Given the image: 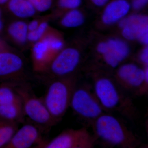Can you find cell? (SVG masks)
<instances>
[{"label":"cell","mask_w":148,"mask_h":148,"mask_svg":"<svg viewBox=\"0 0 148 148\" xmlns=\"http://www.w3.org/2000/svg\"><path fill=\"white\" fill-rule=\"evenodd\" d=\"M148 0H133L132 5L134 9L138 10L145 6L147 3Z\"/></svg>","instance_id":"26"},{"label":"cell","mask_w":148,"mask_h":148,"mask_svg":"<svg viewBox=\"0 0 148 148\" xmlns=\"http://www.w3.org/2000/svg\"><path fill=\"white\" fill-rule=\"evenodd\" d=\"M8 32L12 40L18 45H24L28 42L29 31L27 24L25 21H13L9 26Z\"/></svg>","instance_id":"17"},{"label":"cell","mask_w":148,"mask_h":148,"mask_svg":"<svg viewBox=\"0 0 148 148\" xmlns=\"http://www.w3.org/2000/svg\"><path fill=\"white\" fill-rule=\"evenodd\" d=\"M16 92L21 100L25 116L43 132L56 124L48 110L42 97H38L27 82L16 84Z\"/></svg>","instance_id":"4"},{"label":"cell","mask_w":148,"mask_h":148,"mask_svg":"<svg viewBox=\"0 0 148 148\" xmlns=\"http://www.w3.org/2000/svg\"><path fill=\"white\" fill-rule=\"evenodd\" d=\"M16 130L6 147L40 148L45 143L41 130L34 123H24Z\"/></svg>","instance_id":"10"},{"label":"cell","mask_w":148,"mask_h":148,"mask_svg":"<svg viewBox=\"0 0 148 148\" xmlns=\"http://www.w3.org/2000/svg\"><path fill=\"white\" fill-rule=\"evenodd\" d=\"M19 124L1 120L0 122V147L8 145Z\"/></svg>","instance_id":"19"},{"label":"cell","mask_w":148,"mask_h":148,"mask_svg":"<svg viewBox=\"0 0 148 148\" xmlns=\"http://www.w3.org/2000/svg\"><path fill=\"white\" fill-rule=\"evenodd\" d=\"M140 61L145 66L148 65V48L147 47L143 49L140 53Z\"/></svg>","instance_id":"25"},{"label":"cell","mask_w":148,"mask_h":148,"mask_svg":"<svg viewBox=\"0 0 148 148\" xmlns=\"http://www.w3.org/2000/svg\"><path fill=\"white\" fill-rule=\"evenodd\" d=\"M42 20L39 19H34L30 21L29 24H27L29 32H32L37 29L39 26Z\"/></svg>","instance_id":"27"},{"label":"cell","mask_w":148,"mask_h":148,"mask_svg":"<svg viewBox=\"0 0 148 148\" xmlns=\"http://www.w3.org/2000/svg\"><path fill=\"white\" fill-rule=\"evenodd\" d=\"M97 51L103 56L104 61L112 68L118 67L128 57L130 49L127 43L119 39H111L98 45Z\"/></svg>","instance_id":"11"},{"label":"cell","mask_w":148,"mask_h":148,"mask_svg":"<svg viewBox=\"0 0 148 148\" xmlns=\"http://www.w3.org/2000/svg\"><path fill=\"white\" fill-rule=\"evenodd\" d=\"M25 117L21 101L0 105V118L2 120L19 124L25 122Z\"/></svg>","instance_id":"15"},{"label":"cell","mask_w":148,"mask_h":148,"mask_svg":"<svg viewBox=\"0 0 148 148\" xmlns=\"http://www.w3.org/2000/svg\"><path fill=\"white\" fill-rule=\"evenodd\" d=\"M16 84L9 83L8 85L0 86V105L21 101L15 88Z\"/></svg>","instance_id":"20"},{"label":"cell","mask_w":148,"mask_h":148,"mask_svg":"<svg viewBox=\"0 0 148 148\" xmlns=\"http://www.w3.org/2000/svg\"><path fill=\"white\" fill-rule=\"evenodd\" d=\"M8 0H0V4H3L6 2Z\"/></svg>","instance_id":"30"},{"label":"cell","mask_w":148,"mask_h":148,"mask_svg":"<svg viewBox=\"0 0 148 148\" xmlns=\"http://www.w3.org/2000/svg\"><path fill=\"white\" fill-rule=\"evenodd\" d=\"M8 7L10 12L19 18L32 17L36 12L29 0H10Z\"/></svg>","instance_id":"16"},{"label":"cell","mask_w":148,"mask_h":148,"mask_svg":"<svg viewBox=\"0 0 148 148\" xmlns=\"http://www.w3.org/2000/svg\"><path fill=\"white\" fill-rule=\"evenodd\" d=\"M70 107L78 116L90 125L98 117L107 112L96 98L92 86L87 84H77Z\"/></svg>","instance_id":"5"},{"label":"cell","mask_w":148,"mask_h":148,"mask_svg":"<svg viewBox=\"0 0 148 148\" xmlns=\"http://www.w3.org/2000/svg\"><path fill=\"white\" fill-rule=\"evenodd\" d=\"M91 125L97 143L121 148H135L142 145L140 138L110 113L101 115Z\"/></svg>","instance_id":"2"},{"label":"cell","mask_w":148,"mask_h":148,"mask_svg":"<svg viewBox=\"0 0 148 148\" xmlns=\"http://www.w3.org/2000/svg\"><path fill=\"white\" fill-rule=\"evenodd\" d=\"M91 86L106 112L117 113L130 120L138 119L139 112L132 98L114 79L105 75L93 76Z\"/></svg>","instance_id":"1"},{"label":"cell","mask_w":148,"mask_h":148,"mask_svg":"<svg viewBox=\"0 0 148 148\" xmlns=\"http://www.w3.org/2000/svg\"><path fill=\"white\" fill-rule=\"evenodd\" d=\"M81 3L82 0H59L58 5L61 8L71 10L77 9Z\"/></svg>","instance_id":"24"},{"label":"cell","mask_w":148,"mask_h":148,"mask_svg":"<svg viewBox=\"0 0 148 148\" xmlns=\"http://www.w3.org/2000/svg\"><path fill=\"white\" fill-rule=\"evenodd\" d=\"M26 63L24 57L15 51L0 52V77L12 83L27 82Z\"/></svg>","instance_id":"9"},{"label":"cell","mask_w":148,"mask_h":148,"mask_svg":"<svg viewBox=\"0 0 148 148\" xmlns=\"http://www.w3.org/2000/svg\"><path fill=\"white\" fill-rule=\"evenodd\" d=\"M36 11L45 12L49 9L52 4V0H29Z\"/></svg>","instance_id":"23"},{"label":"cell","mask_w":148,"mask_h":148,"mask_svg":"<svg viewBox=\"0 0 148 148\" xmlns=\"http://www.w3.org/2000/svg\"><path fill=\"white\" fill-rule=\"evenodd\" d=\"M119 27L125 38L138 40L143 44L148 43V18L145 15L133 14L119 21Z\"/></svg>","instance_id":"12"},{"label":"cell","mask_w":148,"mask_h":148,"mask_svg":"<svg viewBox=\"0 0 148 148\" xmlns=\"http://www.w3.org/2000/svg\"><path fill=\"white\" fill-rule=\"evenodd\" d=\"M77 82L75 75L49 81L47 89L42 98L56 124L61 120L70 107Z\"/></svg>","instance_id":"3"},{"label":"cell","mask_w":148,"mask_h":148,"mask_svg":"<svg viewBox=\"0 0 148 148\" xmlns=\"http://www.w3.org/2000/svg\"><path fill=\"white\" fill-rule=\"evenodd\" d=\"M130 7L127 0H114L109 3L104 10L102 21L106 25L114 24L125 17Z\"/></svg>","instance_id":"14"},{"label":"cell","mask_w":148,"mask_h":148,"mask_svg":"<svg viewBox=\"0 0 148 148\" xmlns=\"http://www.w3.org/2000/svg\"><path fill=\"white\" fill-rule=\"evenodd\" d=\"M43 38L47 42L54 57L64 48V43L63 40L57 34L52 30H50L49 28Z\"/></svg>","instance_id":"21"},{"label":"cell","mask_w":148,"mask_h":148,"mask_svg":"<svg viewBox=\"0 0 148 148\" xmlns=\"http://www.w3.org/2000/svg\"><path fill=\"white\" fill-rule=\"evenodd\" d=\"M54 57L47 42L43 37L41 39L34 43L32 48L33 70L36 73L42 74Z\"/></svg>","instance_id":"13"},{"label":"cell","mask_w":148,"mask_h":148,"mask_svg":"<svg viewBox=\"0 0 148 148\" xmlns=\"http://www.w3.org/2000/svg\"><path fill=\"white\" fill-rule=\"evenodd\" d=\"M114 79L125 91H131L138 95L148 91L147 67L143 69L132 63L123 64L119 68Z\"/></svg>","instance_id":"6"},{"label":"cell","mask_w":148,"mask_h":148,"mask_svg":"<svg viewBox=\"0 0 148 148\" xmlns=\"http://www.w3.org/2000/svg\"><path fill=\"white\" fill-rule=\"evenodd\" d=\"M84 21L83 14L77 9L71 10L62 17L61 25L66 28H75L81 26Z\"/></svg>","instance_id":"18"},{"label":"cell","mask_w":148,"mask_h":148,"mask_svg":"<svg viewBox=\"0 0 148 148\" xmlns=\"http://www.w3.org/2000/svg\"><path fill=\"white\" fill-rule=\"evenodd\" d=\"M49 28L47 20H42L36 29L28 32V41L34 43L40 40L44 37Z\"/></svg>","instance_id":"22"},{"label":"cell","mask_w":148,"mask_h":148,"mask_svg":"<svg viewBox=\"0 0 148 148\" xmlns=\"http://www.w3.org/2000/svg\"><path fill=\"white\" fill-rule=\"evenodd\" d=\"M109 0H91V2L95 5L98 7H102L106 5Z\"/></svg>","instance_id":"28"},{"label":"cell","mask_w":148,"mask_h":148,"mask_svg":"<svg viewBox=\"0 0 148 148\" xmlns=\"http://www.w3.org/2000/svg\"><path fill=\"white\" fill-rule=\"evenodd\" d=\"M96 143L94 135L84 127L64 130L50 141H45L40 148H92Z\"/></svg>","instance_id":"8"},{"label":"cell","mask_w":148,"mask_h":148,"mask_svg":"<svg viewBox=\"0 0 148 148\" xmlns=\"http://www.w3.org/2000/svg\"><path fill=\"white\" fill-rule=\"evenodd\" d=\"M81 59V55L77 49L72 47L63 48L42 74L45 75L48 81L74 75Z\"/></svg>","instance_id":"7"},{"label":"cell","mask_w":148,"mask_h":148,"mask_svg":"<svg viewBox=\"0 0 148 148\" xmlns=\"http://www.w3.org/2000/svg\"><path fill=\"white\" fill-rule=\"evenodd\" d=\"M3 28V22L1 19V12L0 10V31H1Z\"/></svg>","instance_id":"29"}]
</instances>
